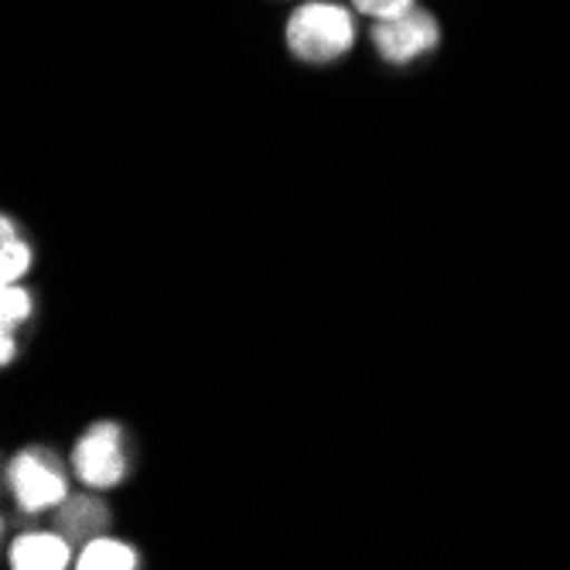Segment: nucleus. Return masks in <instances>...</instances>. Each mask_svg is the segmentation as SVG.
Returning <instances> with one entry per match:
<instances>
[{"label": "nucleus", "instance_id": "f257e3e1", "mask_svg": "<svg viewBox=\"0 0 570 570\" xmlns=\"http://www.w3.org/2000/svg\"><path fill=\"white\" fill-rule=\"evenodd\" d=\"M355 41V24L338 4H301L287 21V48L291 56L307 66H325L342 59Z\"/></svg>", "mask_w": 570, "mask_h": 570}, {"label": "nucleus", "instance_id": "f03ea898", "mask_svg": "<svg viewBox=\"0 0 570 570\" xmlns=\"http://www.w3.org/2000/svg\"><path fill=\"white\" fill-rule=\"evenodd\" d=\"M72 469L89 489H114L127 475L124 431L110 421L92 424L72 448Z\"/></svg>", "mask_w": 570, "mask_h": 570}, {"label": "nucleus", "instance_id": "7ed1b4c3", "mask_svg": "<svg viewBox=\"0 0 570 570\" xmlns=\"http://www.w3.org/2000/svg\"><path fill=\"white\" fill-rule=\"evenodd\" d=\"M11 492L24 512L56 509L69 499V482L59 469V461L51 451H24L11 461L8 469Z\"/></svg>", "mask_w": 570, "mask_h": 570}, {"label": "nucleus", "instance_id": "20e7f679", "mask_svg": "<svg viewBox=\"0 0 570 570\" xmlns=\"http://www.w3.org/2000/svg\"><path fill=\"white\" fill-rule=\"evenodd\" d=\"M438 21L424 8H410L396 18H383L373 24V45L393 66H406L438 45Z\"/></svg>", "mask_w": 570, "mask_h": 570}, {"label": "nucleus", "instance_id": "39448f33", "mask_svg": "<svg viewBox=\"0 0 570 570\" xmlns=\"http://www.w3.org/2000/svg\"><path fill=\"white\" fill-rule=\"evenodd\" d=\"M72 560V543L62 533H24L11 547L14 570H62Z\"/></svg>", "mask_w": 570, "mask_h": 570}, {"label": "nucleus", "instance_id": "423d86ee", "mask_svg": "<svg viewBox=\"0 0 570 570\" xmlns=\"http://www.w3.org/2000/svg\"><path fill=\"white\" fill-rule=\"evenodd\" d=\"M56 527L69 543H89L110 527V512L107 505L89 495H76V499H66L62 509L56 512Z\"/></svg>", "mask_w": 570, "mask_h": 570}, {"label": "nucleus", "instance_id": "0eeeda50", "mask_svg": "<svg viewBox=\"0 0 570 570\" xmlns=\"http://www.w3.org/2000/svg\"><path fill=\"white\" fill-rule=\"evenodd\" d=\"M76 567L79 570H134L137 550L110 537H96L82 547V553L76 557Z\"/></svg>", "mask_w": 570, "mask_h": 570}, {"label": "nucleus", "instance_id": "6e6552de", "mask_svg": "<svg viewBox=\"0 0 570 570\" xmlns=\"http://www.w3.org/2000/svg\"><path fill=\"white\" fill-rule=\"evenodd\" d=\"M0 233H4V239H0V281H4V284H18L28 274V267H31V249L14 236L11 219H4Z\"/></svg>", "mask_w": 570, "mask_h": 570}, {"label": "nucleus", "instance_id": "1a4fd4ad", "mask_svg": "<svg viewBox=\"0 0 570 570\" xmlns=\"http://www.w3.org/2000/svg\"><path fill=\"white\" fill-rule=\"evenodd\" d=\"M28 315H31L28 291L18 287V284H4V291H0V325H4V332H11L21 322H28Z\"/></svg>", "mask_w": 570, "mask_h": 570}, {"label": "nucleus", "instance_id": "9d476101", "mask_svg": "<svg viewBox=\"0 0 570 570\" xmlns=\"http://www.w3.org/2000/svg\"><path fill=\"white\" fill-rule=\"evenodd\" d=\"M352 4L362 11V14H370V18H396L403 11L413 8V0H352Z\"/></svg>", "mask_w": 570, "mask_h": 570}, {"label": "nucleus", "instance_id": "9b49d317", "mask_svg": "<svg viewBox=\"0 0 570 570\" xmlns=\"http://www.w3.org/2000/svg\"><path fill=\"white\" fill-rule=\"evenodd\" d=\"M14 352H18V345H14L11 332H4V335H0V362H4V366H8V362L14 358Z\"/></svg>", "mask_w": 570, "mask_h": 570}]
</instances>
